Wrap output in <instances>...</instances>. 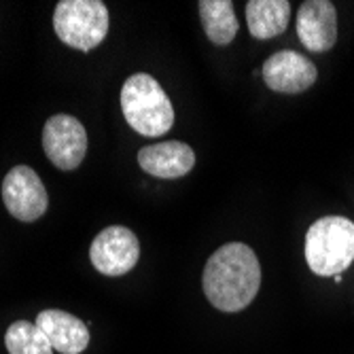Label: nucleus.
Masks as SVG:
<instances>
[{"instance_id": "1", "label": "nucleus", "mask_w": 354, "mask_h": 354, "mask_svg": "<svg viewBox=\"0 0 354 354\" xmlns=\"http://www.w3.org/2000/svg\"><path fill=\"white\" fill-rule=\"evenodd\" d=\"M204 293L221 312H240L261 286V266L250 246L230 242L212 252L204 270Z\"/></svg>"}, {"instance_id": "7", "label": "nucleus", "mask_w": 354, "mask_h": 354, "mask_svg": "<svg viewBox=\"0 0 354 354\" xmlns=\"http://www.w3.org/2000/svg\"><path fill=\"white\" fill-rule=\"evenodd\" d=\"M3 202L11 216L32 223L45 214L49 196L39 174L28 166H15L3 180Z\"/></svg>"}, {"instance_id": "10", "label": "nucleus", "mask_w": 354, "mask_h": 354, "mask_svg": "<svg viewBox=\"0 0 354 354\" xmlns=\"http://www.w3.org/2000/svg\"><path fill=\"white\" fill-rule=\"evenodd\" d=\"M140 168L157 178H180L196 166V153L180 140L149 145L138 151Z\"/></svg>"}, {"instance_id": "4", "label": "nucleus", "mask_w": 354, "mask_h": 354, "mask_svg": "<svg viewBox=\"0 0 354 354\" xmlns=\"http://www.w3.org/2000/svg\"><path fill=\"white\" fill-rule=\"evenodd\" d=\"M57 39L79 51H91L109 35V9L102 0H62L53 13Z\"/></svg>"}, {"instance_id": "6", "label": "nucleus", "mask_w": 354, "mask_h": 354, "mask_svg": "<svg viewBox=\"0 0 354 354\" xmlns=\"http://www.w3.org/2000/svg\"><path fill=\"white\" fill-rule=\"evenodd\" d=\"M140 244L132 230L113 225L93 238L89 248L91 266L104 276H123L138 263Z\"/></svg>"}, {"instance_id": "8", "label": "nucleus", "mask_w": 354, "mask_h": 354, "mask_svg": "<svg viewBox=\"0 0 354 354\" xmlns=\"http://www.w3.org/2000/svg\"><path fill=\"white\" fill-rule=\"evenodd\" d=\"M263 79L272 91L299 93L314 85L316 66L297 51H278L263 64Z\"/></svg>"}, {"instance_id": "13", "label": "nucleus", "mask_w": 354, "mask_h": 354, "mask_svg": "<svg viewBox=\"0 0 354 354\" xmlns=\"http://www.w3.org/2000/svg\"><path fill=\"white\" fill-rule=\"evenodd\" d=\"M200 15L208 39L223 47L230 45L238 35V19L234 13V5L230 0H202Z\"/></svg>"}, {"instance_id": "12", "label": "nucleus", "mask_w": 354, "mask_h": 354, "mask_svg": "<svg viewBox=\"0 0 354 354\" xmlns=\"http://www.w3.org/2000/svg\"><path fill=\"white\" fill-rule=\"evenodd\" d=\"M288 19H291V5L286 0H250L246 5L248 30L259 41L282 35Z\"/></svg>"}, {"instance_id": "9", "label": "nucleus", "mask_w": 354, "mask_h": 354, "mask_svg": "<svg viewBox=\"0 0 354 354\" xmlns=\"http://www.w3.org/2000/svg\"><path fill=\"white\" fill-rule=\"evenodd\" d=\"M297 35L308 51H329L337 41V13L329 0H308L297 13Z\"/></svg>"}, {"instance_id": "5", "label": "nucleus", "mask_w": 354, "mask_h": 354, "mask_svg": "<svg viewBox=\"0 0 354 354\" xmlns=\"http://www.w3.org/2000/svg\"><path fill=\"white\" fill-rule=\"evenodd\" d=\"M43 149L49 162L59 170H75L87 153V132L73 115H53L43 130Z\"/></svg>"}, {"instance_id": "11", "label": "nucleus", "mask_w": 354, "mask_h": 354, "mask_svg": "<svg viewBox=\"0 0 354 354\" xmlns=\"http://www.w3.org/2000/svg\"><path fill=\"white\" fill-rule=\"evenodd\" d=\"M62 354H81L89 344V329L83 320L64 310H43L35 323Z\"/></svg>"}, {"instance_id": "14", "label": "nucleus", "mask_w": 354, "mask_h": 354, "mask_svg": "<svg viewBox=\"0 0 354 354\" xmlns=\"http://www.w3.org/2000/svg\"><path fill=\"white\" fill-rule=\"evenodd\" d=\"M5 346L9 354H53L47 335L28 320H17L7 329Z\"/></svg>"}, {"instance_id": "3", "label": "nucleus", "mask_w": 354, "mask_h": 354, "mask_svg": "<svg viewBox=\"0 0 354 354\" xmlns=\"http://www.w3.org/2000/svg\"><path fill=\"white\" fill-rule=\"evenodd\" d=\"M306 261L316 276H339L354 261V223L346 216L318 218L306 234Z\"/></svg>"}, {"instance_id": "2", "label": "nucleus", "mask_w": 354, "mask_h": 354, "mask_svg": "<svg viewBox=\"0 0 354 354\" xmlns=\"http://www.w3.org/2000/svg\"><path fill=\"white\" fill-rule=\"evenodd\" d=\"M121 111L125 121L142 136H164L174 125V109L168 93L151 75H132L121 87Z\"/></svg>"}]
</instances>
